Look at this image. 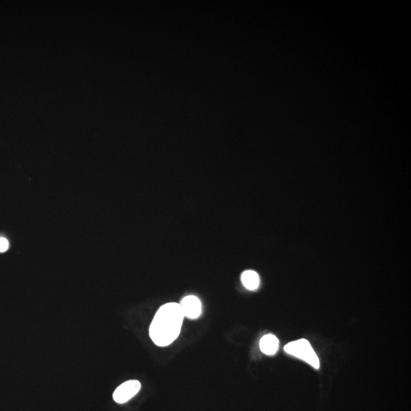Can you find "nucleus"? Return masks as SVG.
Instances as JSON below:
<instances>
[{"label": "nucleus", "instance_id": "obj_1", "mask_svg": "<svg viewBox=\"0 0 411 411\" xmlns=\"http://www.w3.org/2000/svg\"><path fill=\"white\" fill-rule=\"evenodd\" d=\"M184 319L180 303L170 302L162 306L150 325L153 343L162 347L171 344L180 334Z\"/></svg>", "mask_w": 411, "mask_h": 411}, {"label": "nucleus", "instance_id": "obj_6", "mask_svg": "<svg viewBox=\"0 0 411 411\" xmlns=\"http://www.w3.org/2000/svg\"><path fill=\"white\" fill-rule=\"evenodd\" d=\"M241 280L246 289L249 290H255L260 284V278L258 274L253 270H246L242 274Z\"/></svg>", "mask_w": 411, "mask_h": 411}, {"label": "nucleus", "instance_id": "obj_4", "mask_svg": "<svg viewBox=\"0 0 411 411\" xmlns=\"http://www.w3.org/2000/svg\"><path fill=\"white\" fill-rule=\"evenodd\" d=\"M180 305L184 318L196 319L201 315V302L197 296H186L180 302Z\"/></svg>", "mask_w": 411, "mask_h": 411}, {"label": "nucleus", "instance_id": "obj_3", "mask_svg": "<svg viewBox=\"0 0 411 411\" xmlns=\"http://www.w3.org/2000/svg\"><path fill=\"white\" fill-rule=\"evenodd\" d=\"M141 389V384L137 380H130L121 384L113 394L114 402L124 404L134 398Z\"/></svg>", "mask_w": 411, "mask_h": 411}, {"label": "nucleus", "instance_id": "obj_7", "mask_svg": "<svg viewBox=\"0 0 411 411\" xmlns=\"http://www.w3.org/2000/svg\"><path fill=\"white\" fill-rule=\"evenodd\" d=\"M8 248V242L4 238H0V253L6 251Z\"/></svg>", "mask_w": 411, "mask_h": 411}, {"label": "nucleus", "instance_id": "obj_2", "mask_svg": "<svg viewBox=\"0 0 411 411\" xmlns=\"http://www.w3.org/2000/svg\"><path fill=\"white\" fill-rule=\"evenodd\" d=\"M284 349L288 354L305 361L315 369H319L320 367V362L317 354L310 343L306 339L290 342L285 346Z\"/></svg>", "mask_w": 411, "mask_h": 411}, {"label": "nucleus", "instance_id": "obj_5", "mask_svg": "<svg viewBox=\"0 0 411 411\" xmlns=\"http://www.w3.org/2000/svg\"><path fill=\"white\" fill-rule=\"evenodd\" d=\"M279 344V340L276 336L273 334H266L260 339V350L264 354L272 356L277 352Z\"/></svg>", "mask_w": 411, "mask_h": 411}]
</instances>
